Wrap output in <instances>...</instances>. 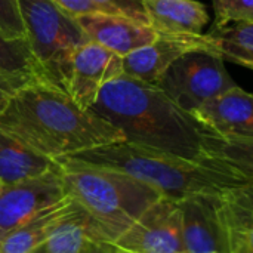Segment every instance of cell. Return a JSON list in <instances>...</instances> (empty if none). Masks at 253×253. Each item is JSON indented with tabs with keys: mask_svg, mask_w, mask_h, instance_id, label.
Instances as JSON below:
<instances>
[{
	"mask_svg": "<svg viewBox=\"0 0 253 253\" xmlns=\"http://www.w3.org/2000/svg\"><path fill=\"white\" fill-rule=\"evenodd\" d=\"M126 142L184 159L234 157L252 162V147L228 141L173 104L157 86L125 74L105 83L89 108Z\"/></svg>",
	"mask_w": 253,
	"mask_h": 253,
	"instance_id": "1",
	"label": "cell"
},
{
	"mask_svg": "<svg viewBox=\"0 0 253 253\" xmlns=\"http://www.w3.org/2000/svg\"><path fill=\"white\" fill-rule=\"evenodd\" d=\"M0 129L52 160L125 141L113 125L80 108L61 89L43 83L7 98L0 110Z\"/></svg>",
	"mask_w": 253,
	"mask_h": 253,
	"instance_id": "2",
	"label": "cell"
},
{
	"mask_svg": "<svg viewBox=\"0 0 253 253\" xmlns=\"http://www.w3.org/2000/svg\"><path fill=\"white\" fill-rule=\"evenodd\" d=\"M68 159L130 175L162 197L181 202L200 194H225L253 185L252 162L218 159H184L126 141L82 151Z\"/></svg>",
	"mask_w": 253,
	"mask_h": 253,
	"instance_id": "3",
	"label": "cell"
},
{
	"mask_svg": "<svg viewBox=\"0 0 253 253\" xmlns=\"http://www.w3.org/2000/svg\"><path fill=\"white\" fill-rule=\"evenodd\" d=\"M65 194L90 218L104 243L117 240L162 194L151 185L117 170L62 157Z\"/></svg>",
	"mask_w": 253,
	"mask_h": 253,
	"instance_id": "4",
	"label": "cell"
},
{
	"mask_svg": "<svg viewBox=\"0 0 253 253\" xmlns=\"http://www.w3.org/2000/svg\"><path fill=\"white\" fill-rule=\"evenodd\" d=\"M25 39L49 84L64 92L70 58L87 37L73 16L50 0H18Z\"/></svg>",
	"mask_w": 253,
	"mask_h": 253,
	"instance_id": "5",
	"label": "cell"
},
{
	"mask_svg": "<svg viewBox=\"0 0 253 253\" xmlns=\"http://www.w3.org/2000/svg\"><path fill=\"white\" fill-rule=\"evenodd\" d=\"M156 86L179 108L193 113L203 102L237 83L221 56L206 50H193L172 62Z\"/></svg>",
	"mask_w": 253,
	"mask_h": 253,
	"instance_id": "6",
	"label": "cell"
},
{
	"mask_svg": "<svg viewBox=\"0 0 253 253\" xmlns=\"http://www.w3.org/2000/svg\"><path fill=\"white\" fill-rule=\"evenodd\" d=\"M104 245L123 253H185L179 202L159 199L117 240Z\"/></svg>",
	"mask_w": 253,
	"mask_h": 253,
	"instance_id": "7",
	"label": "cell"
},
{
	"mask_svg": "<svg viewBox=\"0 0 253 253\" xmlns=\"http://www.w3.org/2000/svg\"><path fill=\"white\" fill-rule=\"evenodd\" d=\"M67 197L59 173L53 170L0 188V240L46 208Z\"/></svg>",
	"mask_w": 253,
	"mask_h": 253,
	"instance_id": "8",
	"label": "cell"
},
{
	"mask_svg": "<svg viewBox=\"0 0 253 253\" xmlns=\"http://www.w3.org/2000/svg\"><path fill=\"white\" fill-rule=\"evenodd\" d=\"M122 74L120 56L96 43L86 42L70 58L64 92L80 108L89 110L101 87Z\"/></svg>",
	"mask_w": 253,
	"mask_h": 253,
	"instance_id": "9",
	"label": "cell"
},
{
	"mask_svg": "<svg viewBox=\"0 0 253 253\" xmlns=\"http://www.w3.org/2000/svg\"><path fill=\"white\" fill-rule=\"evenodd\" d=\"M193 50H206L215 55L212 40L205 33L200 36L157 34L153 43L122 58L123 74L156 86L172 62Z\"/></svg>",
	"mask_w": 253,
	"mask_h": 253,
	"instance_id": "10",
	"label": "cell"
},
{
	"mask_svg": "<svg viewBox=\"0 0 253 253\" xmlns=\"http://www.w3.org/2000/svg\"><path fill=\"white\" fill-rule=\"evenodd\" d=\"M191 114L219 136L253 145V98L239 84L208 99Z\"/></svg>",
	"mask_w": 253,
	"mask_h": 253,
	"instance_id": "11",
	"label": "cell"
},
{
	"mask_svg": "<svg viewBox=\"0 0 253 253\" xmlns=\"http://www.w3.org/2000/svg\"><path fill=\"white\" fill-rule=\"evenodd\" d=\"M221 196L200 194L179 202L185 253H228L221 221Z\"/></svg>",
	"mask_w": 253,
	"mask_h": 253,
	"instance_id": "12",
	"label": "cell"
},
{
	"mask_svg": "<svg viewBox=\"0 0 253 253\" xmlns=\"http://www.w3.org/2000/svg\"><path fill=\"white\" fill-rule=\"evenodd\" d=\"M74 21L89 42L105 47L120 58L157 39V33L150 25L123 15L95 12L77 15Z\"/></svg>",
	"mask_w": 253,
	"mask_h": 253,
	"instance_id": "13",
	"label": "cell"
},
{
	"mask_svg": "<svg viewBox=\"0 0 253 253\" xmlns=\"http://www.w3.org/2000/svg\"><path fill=\"white\" fill-rule=\"evenodd\" d=\"M148 25L157 34L200 36L211 18L199 0H142Z\"/></svg>",
	"mask_w": 253,
	"mask_h": 253,
	"instance_id": "14",
	"label": "cell"
},
{
	"mask_svg": "<svg viewBox=\"0 0 253 253\" xmlns=\"http://www.w3.org/2000/svg\"><path fill=\"white\" fill-rule=\"evenodd\" d=\"M49 84L27 39H7L0 31V89L10 96L31 84Z\"/></svg>",
	"mask_w": 253,
	"mask_h": 253,
	"instance_id": "15",
	"label": "cell"
},
{
	"mask_svg": "<svg viewBox=\"0 0 253 253\" xmlns=\"http://www.w3.org/2000/svg\"><path fill=\"white\" fill-rule=\"evenodd\" d=\"M219 208L228 253H253V185L222 194Z\"/></svg>",
	"mask_w": 253,
	"mask_h": 253,
	"instance_id": "16",
	"label": "cell"
},
{
	"mask_svg": "<svg viewBox=\"0 0 253 253\" xmlns=\"http://www.w3.org/2000/svg\"><path fill=\"white\" fill-rule=\"evenodd\" d=\"M79 206L67 196L64 200L46 208L28 222L0 240V253H28L43 245L52 231Z\"/></svg>",
	"mask_w": 253,
	"mask_h": 253,
	"instance_id": "17",
	"label": "cell"
},
{
	"mask_svg": "<svg viewBox=\"0 0 253 253\" xmlns=\"http://www.w3.org/2000/svg\"><path fill=\"white\" fill-rule=\"evenodd\" d=\"M58 163L47 159L0 129V184L9 185L42 176Z\"/></svg>",
	"mask_w": 253,
	"mask_h": 253,
	"instance_id": "18",
	"label": "cell"
},
{
	"mask_svg": "<svg viewBox=\"0 0 253 253\" xmlns=\"http://www.w3.org/2000/svg\"><path fill=\"white\" fill-rule=\"evenodd\" d=\"M93 243H104L90 218L79 206L42 245L46 253H87Z\"/></svg>",
	"mask_w": 253,
	"mask_h": 253,
	"instance_id": "19",
	"label": "cell"
},
{
	"mask_svg": "<svg viewBox=\"0 0 253 253\" xmlns=\"http://www.w3.org/2000/svg\"><path fill=\"white\" fill-rule=\"evenodd\" d=\"M206 36L212 40L215 55L224 61L253 68V22H234L221 28H209Z\"/></svg>",
	"mask_w": 253,
	"mask_h": 253,
	"instance_id": "20",
	"label": "cell"
},
{
	"mask_svg": "<svg viewBox=\"0 0 253 253\" xmlns=\"http://www.w3.org/2000/svg\"><path fill=\"white\" fill-rule=\"evenodd\" d=\"M215 12L212 28H221L234 22H253V0H212Z\"/></svg>",
	"mask_w": 253,
	"mask_h": 253,
	"instance_id": "21",
	"label": "cell"
},
{
	"mask_svg": "<svg viewBox=\"0 0 253 253\" xmlns=\"http://www.w3.org/2000/svg\"><path fill=\"white\" fill-rule=\"evenodd\" d=\"M0 31L7 39L25 37L18 0H0Z\"/></svg>",
	"mask_w": 253,
	"mask_h": 253,
	"instance_id": "22",
	"label": "cell"
},
{
	"mask_svg": "<svg viewBox=\"0 0 253 253\" xmlns=\"http://www.w3.org/2000/svg\"><path fill=\"white\" fill-rule=\"evenodd\" d=\"M93 1L99 4L107 13L123 15L133 21L148 25L142 0H93Z\"/></svg>",
	"mask_w": 253,
	"mask_h": 253,
	"instance_id": "23",
	"label": "cell"
},
{
	"mask_svg": "<svg viewBox=\"0 0 253 253\" xmlns=\"http://www.w3.org/2000/svg\"><path fill=\"white\" fill-rule=\"evenodd\" d=\"M53 4H56L61 10L68 13L70 16L84 15V13H95V12H104L107 13L99 4H96L93 0H50Z\"/></svg>",
	"mask_w": 253,
	"mask_h": 253,
	"instance_id": "24",
	"label": "cell"
},
{
	"mask_svg": "<svg viewBox=\"0 0 253 253\" xmlns=\"http://www.w3.org/2000/svg\"><path fill=\"white\" fill-rule=\"evenodd\" d=\"M7 98H9V96H7V95H6V93H4V92H3V90L0 89V110H1L3 107H4V104H6Z\"/></svg>",
	"mask_w": 253,
	"mask_h": 253,
	"instance_id": "25",
	"label": "cell"
},
{
	"mask_svg": "<svg viewBox=\"0 0 253 253\" xmlns=\"http://www.w3.org/2000/svg\"><path fill=\"white\" fill-rule=\"evenodd\" d=\"M28 253H46V252L43 251V248H42V245H40L39 248H36L34 251H31V252H28Z\"/></svg>",
	"mask_w": 253,
	"mask_h": 253,
	"instance_id": "26",
	"label": "cell"
},
{
	"mask_svg": "<svg viewBox=\"0 0 253 253\" xmlns=\"http://www.w3.org/2000/svg\"><path fill=\"white\" fill-rule=\"evenodd\" d=\"M0 188H1V184H0Z\"/></svg>",
	"mask_w": 253,
	"mask_h": 253,
	"instance_id": "27",
	"label": "cell"
}]
</instances>
